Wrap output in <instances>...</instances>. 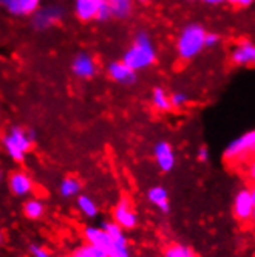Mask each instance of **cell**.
I'll return each mask as SVG.
<instances>
[{
    "label": "cell",
    "instance_id": "obj_1",
    "mask_svg": "<svg viewBox=\"0 0 255 257\" xmlns=\"http://www.w3.org/2000/svg\"><path fill=\"white\" fill-rule=\"evenodd\" d=\"M156 61V48L147 31H138L133 38L132 45L125 50L122 62L133 71L149 68Z\"/></svg>",
    "mask_w": 255,
    "mask_h": 257
},
{
    "label": "cell",
    "instance_id": "obj_2",
    "mask_svg": "<svg viewBox=\"0 0 255 257\" xmlns=\"http://www.w3.org/2000/svg\"><path fill=\"white\" fill-rule=\"evenodd\" d=\"M206 30L201 24H187L181 33L178 34L176 39V53L179 59L183 61H192L195 59L199 53H201L204 47V38H206Z\"/></svg>",
    "mask_w": 255,
    "mask_h": 257
},
{
    "label": "cell",
    "instance_id": "obj_3",
    "mask_svg": "<svg viewBox=\"0 0 255 257\" xmlns=\"http://www.w3.org/2000/svg\"><path fill=\"white\" fill-rule=\"evenodd\" d=\"M36 140L34 131H25V128L14 125L11 131L4 137V148L10 158L16 163H22L25 155L31 151L33 143Z\"/></svg>",
    "mask_w": 255,
    "mask_h": 257
},
{
    "label": "cell",
    "instance_id": "obj_4",
    "mask_svg": "<svg viewBox=\"0 0 255 257\" xmlns=\"http://www.w3.org/2000/svg\"><path fill=\"white\" fill-rule=\"evenodd\" d=\"M84 238L87 245H92L101 251H104L108 257H132L129 246L115 245L101 226H87L84 228Z\"/></svg>",
    "mask_w": 255,
    "mask_h": 257
},
{
    "label": "cell",
    "instance_id": "obj_5",
    "mask_svg": "<svg viewBox=\"0 0 255 257\" xmlns=\"http://www.w3.org/2000/svg\"><path fill=\"white\" fill-rule=\"evenodd\" d=\"M255 148V132L249 131L240 135L238 138L232 140L227 148L224 149V158L227 161H238L241 158L249 157Z\"/></svg>",
    "mask_w": 255,
    "mask_h": 257
},
{
    "label": "cell",
    "instance_id": "obj_6",
    "mask_svg": "<svg viewBox=\"0 0 255 257\" xmlns=\"http://www.w3.org/2000/svg\"><path fill=\"white\" fill-rule=\"evenodd\" d=\"M65 11L62 7L59 5H47V7H39L38 11H34L31 14L33 17V27L39 31L48 30L54 25L61 24V21L64 19Z\"/></svg>",
    "mask_w": 255,
    "mask_h": 257
},
{
    "label": "cell",
    "instance_id": "obj_7",
    "mask_svg": "<svg viewBox=\"0 0 255 257\" xmlns=\"http://www.w3.org/2000/svg\"><path fill=\"white\" fill-rule=\"evenodd\" d=\"M255 212V192L250 188H243L233 198V215L240 222H249Z\"/></svg>",
    "mask_w": 255,
    "mask_h": 257
},
{
    "label": "cell",
    "instance_id": "obj_8",
    "mask_svg": "<svg viewBox=\"0 0 255 257\" xmlns=\"http://www.w3.org/2000/svg\"><path fill=\"white\" fill-rule=\"evenodd\" d=\"M113 222L119 228H122L125 231L135 229L138 226V215L133 211L130 200L127 197H122L118 201V205L115 206V209H113Z\"/></svg>",
    "mask_w": 255,
    "mask_h": 257
},
{
    "label": "cell",
    "instance_id": "obj_9",
    "mask_svg": "<svg viewBox=\"0 0 255 257\" xmlns=\"http://www.w3.org/2000/svg\"><path fill=\"white\" fill-rule=\"evenodd\" d=\"M71 71L79 79H92L96 75L98 65L92 54L81 51L71 61Z\"/></svg>",
    "mask_w": 255,
    "mask_h": 257
},
{
    "label": "cell",
    "instance_id": "obj_10",
    "mask_svg": "<svg viewBox=\"0 0 255 257\" xmlns=\"http://www.w3.org/2000/svg\"><path fill=\"white\" fill-rule=\"evenodd\" d=\"M153 157L156 161V166L161 172H170L173 171L176 164V157L172 144L169 141H158L153 148Z\"/></svg>",
    "mask_w": 255,
    "mask_h": 257
},
{
    "label": "cell",
    "instance_id": "obj_11",
    "mask_svg": "<svg viewBox=\"0 0 255 257\" xmlns=\"http://www.w3.org/2000/svg\"><path fill=\"white\" fill-rule=\"evenodd\" d=\"M230 62L235 67H250L255 62V45L250 41H240L230 51Z\"/></svg>",
    "mask_w": 255,
    "mask_h": 257
},
{
    "label": "cell",
    "instance_id": "obj_12",
    "mask_svg": "<svg viewBox=\"0 0 255 257\" xmlns=\"http://www.w3.org/2000/svg\"><path fill=\"white\" fill-rule=\"evenodd\" d=\"M107 75L121 85H133L138 79L136 71L127 67L122 61H115L107 65Z\"/></svg>",
    "mask_w": 255,
    "mask_h": 257
},
{
    "label": "cell",
    "instance_id": "obj_13",
    "mask_svg": "<svg viewBox=\"0 0 255 257\" xmlns=\"http://www.w3.org/2000/svg\"><path fill=\"white\" fill-rule=\"evenodd\" d=\"M8 188H10L13 195H16V197H25V195L33 192L34 183H33V178L27 172L17 171V172H13L10 175V178H8Z\"/></svg>",
    "mask_w": 255,
    "mask_h": 257
},
{
    "label": "cell",
    "instance_id": "obj_14",
    "mask_svg": "<svg viewBox=\"0 0 255 257\" xmlns=\"http://www.w3.org/2000/svg\"><path fill=\"white\" fill-rule=\"evenodd\" d=\"M147 200L152 205H155L161 212L169 214L170 203H169V192L164 186H153L147 191Z\"/></svg>",
    "mask_w": 255,
    "mask_h": 257
},
{
    "label": "cell",
    "instance_id": "obj_15",
    "mask_svg": "<svg viewBox=\"0 0 255 257\" xmlns=\"http://www.w3.org/2000/svg\"><path fill=\"white\" fill-rule=\"evenodd\" d=\"M98 0H75V14L82 22H90L96 19Z\"/></svg>",
    "mask_w": 255,
    "mask_h": 257
},
{
    "label": "cell",
    "instance_id": "obj_16",
    "mask_svg": "<svg viewBox=\"0 0 255 257\" xmlns=\"http://www.w3.org/2000/svg\"><path fill=\"white\" fill-rule=\"evenodd\" d=\"M82 191V183L76 177H65L59 185V194L64 198H75Z\"/></svg>",
    "mask_w": 255,
    "mask_h": 257
},
{
    "label": "cell",
    "instance_id": "obj_17",
    "mask_svg": "<svg viewBox=\"0 0 255 257\" xmlns=\"http://www.w3.org/2000/svg\"><path fill=\"white\" fill-rule=\"evenodd\" d=\"M101 228L110 235V238L113 240L115 245H121V246H129V240H127V235L124 232L122 228H119L115 222H108V220H104L101 223Z\"/></svg>",
    "mask_w": 255,
    "mask_h": 257
},
{
    "label": "cell",
    "instance_id": "obj_18",
    "mask_svg": "<svg viewBox=\"0 0 255 257\" xmlns=\"http://www.w3.org/2000/svg\"><path fill=\"white\" fill-rule=\"evenodd\" d=\"M76 205H78V209L81 211V214L84 217H87V218H95L99 214V208L96 205V201L92 197L85 195V194H79L78 195Z\"/></svg>",
    "mask_w": 255,
    "mask_h": 257
},
{
    "label": "cell",
    "instance_id": "obj_19",
    "mask_svg": "<svg viewBox=\"0 0 255 257\" xmlns=\"http://www.w3.org/2000/svg\"><path fill=\"white\" fill-rule=\"evenodd\" d=\"M152 105L158 110V112H170L172 105H170V99H169V93L162 87H155L152 91Z\"/></svg>",
    "mask_w": 255,
    "mask_h": 257
},
{
    "label": "cell",
    "instance_id": "obj_20",
    "mask_svg": "<svg viewBox=\"0 0 255 257\" xmlns=\"http://www.w3.org/2000/svg\"><path fill=\"white\" fill-rule=\"evenodd\" d=\"M24 214L30 220H39L45 214V205L39 198H30L24 205Z\"/></svg>",
    "mask_w": 255,
    "mask_h": 257
},
{
    "label": "cell",
    "instance_id": "obj_21",
    "mask_svg": "<svg viewBox=\"0 0 255 257\" xmlns=\"http://www.w3.org/2000/svg\"><path fill=\"white\" fill-rule=\"evenodd\" d=\"M112 8V16L116 19H127L133 10V0H108Z\"/></svg>",
    "mask_w": 255,
    "mask_h": 257
},
{
    "label": "cell",
    "instance_id": "obj_22",
    "mask_svg": "<svg viewBox=\"0 0 255 257\" xmlns=\"http://www.w3.org/2000/svg\"><path fill=\"white\" fill-rule=\"evenodd\" d=\"M164 257H196V254L193 252V249L190 246L173 243L166 249Z\"/></svg>",
    "mask_w": 255,
    "mask_h": 257
},
{
    "label": "cell",
    "instance_id": "obj_23",
    "mask_svg": "<svg viewBox=\"0 0 255 257\" xmlns=\"http://www.w3.org/2000/svg\"><path fill=\"white\" fill-rule=\"evenodd\" d=\"M112 8L108 0H98V13H96V21L99 22H107L112 19Z\"/></svg>",
    "mask_w": 255,
    "mask_h": 257
},
{
    "label": "cell",
    "instance_id": "obj_24",
    "mask_svg": "<svg viewBox=\"0 0 255 257\" xmlns=\"http://www.w3.org/2000/svg\"><path fill=\"white\" fill-rule=\"evenodd\" d=\"M42 0H21L19 4V16H31L34 11H38Z\"/></svg>",
    "mask_w": 255,
    "mask_h": 257
},
{
    "label": "cell",
    "instance_id": "obj_25",
    "mask_svg": "<svg viewBox=\"0 0 255 257\" xmlns=\"http://www.w3.org/2000/svg\"><path fill=\"white\" fill-rule=\"evenodd\" d=\"M169 99H170L172 108H183L187 104L189 96L184 93V91H173L172 95H169Z\"/></svg>",
    "mask_w": 255,
    "mask_h": 257
},
{
    "label": "cell",
    "instance_id": "obj_26",
    "mask_svg": "<svg viewBox=\"0 0 255 257\" xmlns=\"http://www.w3.org/2000/svg\"><path fill=\"white\" fill-rule=\"evenodd\" d=\"M19 4L21 0H0V7L5 8L13 16H19Z\"/></svg>",
    "mask_w": 255,
    "mask_h": 257
},
{
    "label": "cell",
    "instance_id": "obj_27",
    "mask_svg": "<svg viewBox=\"0 0 255 257\" xmlns=\"http://www.w3.org/2000/svg\"><path fill=\"white\" fill-rule=\"evenodd\" d=\"M28 251H30V254H31L33 257H53V255L50 254V251H47L44 246H41V245H38V243H31V245L28 246Z\"/></svg>",
    "mask_w": 255,
    "mask_h": 257
},
{
    "label": "cell",
    "instance_id": "obj_28",
    "mask_svg": "<svg viewBox=\"0 0 255 257\" xmlns=\"http://www.w3.org/2000/svg\"><path fill=\"white\" fill-rule=\"evenodd\" d=\"M221 38H220V34H216V33H206V38H204V47H216L218 44H220Z\"/></svg>",
    "mask_w": 255,
    "mask_h": 257
},
{
    "label": "cell",
    "instance_id": "obj_29",
    "mask_svg": "<svg viewBox=\"0 0 255 257\" xmlns=\"http://www.w3.org/2000/svg\"><path fill=\"white\" fill-rule=\"evenodd\" d=\"M71 257H92V254H90V248L88 245H82L81 248H78L75 252H73Z\"/></svg>",
    "mask_w": 255,
    "mask_h": 257
},
{
    "label": "cell",
    "instance_id": "obj_30",
    "mask_svg": "<svg viewBox=\"0 0 255 257\" xmlns=\"http://www.w3.org/2000/svg\"><path fill=\"white\" fill-rule=\"evenodd\" d=\"M196 157H198V161H201V163H206L209 160V151L206 146H201V148L198 149Z\"/></svg>",
    "mask_w": 255,
    "mask_h": 257
},
{
    "label": "cell",
    "instance_id": "obj_31",
    "mask_svg": "<svg viewBox=\"0 0 255 257\" xmlns=\"http://www.w3.org/2000/svg\"><path fill=\"white\" fill-rule=\"evenodd\" d=\"M227 4L233 5V7H241V8H247L253 4V0H226Z\"/></svg>",
    "mask_w": 255,
    "mask_h": 257
},
{
    "label": "cell",
    "instance_id": "obj_32",
    "mask_svg": "<svg viewBox=\"0 0 255 257\" xmlns=\"http://www.w3.org/2000/svg\"><path fill=\"white\" fill-rule=\"evenodd\" d=\"M88 248H90V254H92V257H108L104 251H101V249H98V248H95L92 245H88Z\"/></svg>",
    "mask_w": 255,
    "mask_h": 257
},
{
    "label": "cell",
    "instance_id": "obj_33",
    "mask_svg": "<svg viewBox=\"0 0 255 257\" xmlns=\"http://www.w3.org/2000/svg\"><path fill=\"white\" fill-rule=\"evenodd\" d=\"M203 4H206V5H210V7H216V5H221V4H224L226 0H201Z\"/></svg>",
    "mask_w": 255,
    "mask_h": 257
},
{
    "label": "cell",
    "instance_id": "obj_34",
    "mask_svg": "<svg viewBox=\"0 0 255 257\" xmlns=\"http://www.w3.org/2000/svg\"><path fill=\"white\" fill-rule=\"evenodd\" d=\"M138 4H141V5H145V4H149V0H136Z\"/></svg>",
    "mask_w": 255,
    "mask_h": 257
},
{
    "label": "cell",
    "instance_id": "obj_35",
    "mask_svg": "<svg viewBox=\"0 0 255 257\" xmlns=\"http://www.w3.org/2000/svg\"><path fill=\"white\" fill-rule=\"evenodd\" d=\"M4 242V234H2V231H0V243Z\"/></svg>",
    "mask_w": 255,
    "mask_h": 257
},
{
    "label": "cell",
    "instance_id": "obj_36",
    "mask_svg": "<svg viewBox=\"0 0 255 257\" xmlns=\"http://www.w3.org/2000/svg\"><path fill=\"white\" fill-rule=\"evenodd\" d=\"M2 178H4V174H2V169H0V181H2Z\"/></svg>",
    "mask_w": 255,
    "mask_h": 257
},
{
    "label": "cell",
    "instance_id": "obj_37",
    "mask_svg": "<svg viewBox=\"0 0 255 257\" xmlns=\"http://www.w3.org/2000/svg\"><path fill=\"white\" fill-rule=\"evenodd\" d=\"M186 2H195V0H186Z\"/></svg>",
    "mask_w": 255,
    "mask_h": 257
}]
</instances>
